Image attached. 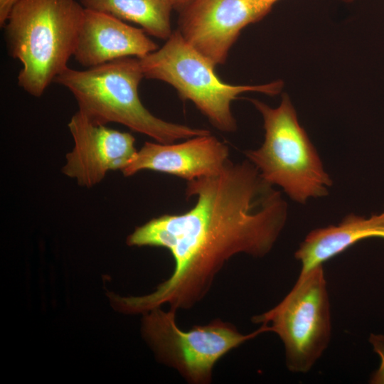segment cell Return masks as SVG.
<instances>
[{
    "mask_svg": "<svg viewBox=\"0 0 384 384\" xmlns=\"http://www.w3.org/2000/svg\"><path fill=\"white\" fill-rule=\"evenodd\" d=\"M186 195L196 197L189 210L152 218L128 236L130 246L167 249L174 268L152 293L120 297L122 311L144 314L165 304L175 311L193 307L233 255L268 254L287 221L281 193L248 160L229 161L215 174L187 181Z\"/></svg>",
    "mask_w": 384,
    "mask_h": 384,
    "instance_id": "1",
    "label": "cell"
},
{
    "mask_svg": "<svg viewBox=\"0 0 384 384\" xmlns=\"http://www.w3.org/2000/svg\"><path fill=\"white\" fill-rule=\"evenodd\" d=\"M85 8L76 0H20L3 26L8 53L21 62L18 85L38 97L74 55Z\"/></svg>",
    "mask_w": 384,
    "mask_h": 384,
    "instance_id": "2",
    "label": "cell"
},
{
    "mask_svg": "<svg viewBox=\"0 0 384 384\" xmlns=\"http://www.w3.org/2000/svg\"><path fill=\"white\" fill-rule=\"evenodd\" d=\"M143 78L140 59L125 57L84 70L68 67L53 82L67 88L74 96L78 111L97 124H121L162 144L210 134L208 129L153 115L139 97L138 87Z\"/></svg>",
    "mask_w": 384,
    "mask_h": 384,
    "instance_id": "3",
    "label": "cell"
},
{
    "mask_svg": "<svg viewBox=\"0 0 384 384\" xmlns=\"http://www.w3.org/2000/svg\"><path fill=\"white\" fill-rule=\"evenodd\" d=\"M251 102L264 121L262 146L245 154L267 183L280 186L293 201L305 204L311 198L328 195L332 179L320 156L299 123L289 96L282 95L279 105L272 108L257 100Z\"/></svg>",
    "mask_w": 384,
    "mask_h": 384,
    "instance_id": "4",
    "label": "cell"
},
{
    "mask_svg": "<svg viewBox=\"0 0 384 384\" xmlns=\"http://www.w3.org/2000/svg\"><path fill=\"white\" fill-rule=\"evenodd\" d=\"M140 59L144 76L172 85L182 100L191 101L218 129L233 132L237 122L231 102L245 92L279 94L282 80L257 85H233L221 81L215 65L193 49L177 30L159 49Z\"/></svg>",
    "mask_w": 384,
    "mask_h": 384,
    "instance_id": "5",
    "label": "cell"
},
{
    "mask_svg": "<svg viewBox=\"0 0 384 384\" xmlns=\"http://www.w3.org/2000/svg\"><path fill=\"white\" fill-rule=\"evenodd\" d=\"M252 321L278 335L289 370L309 372L328 347L331 335V306L323 265L299 275L277 305Z\"/></svg>",
    "mask_w": 384,
    "mask_h": 384,
    "instance_id": "6",
    "label": "cell"
},
{
    "mask_svg": "<svg viewBox=\"0 0 384 384\" xmlns=\"http://www.w3.org/2000/svg\"><path fill=\"white\" fill-rule=\"evenodd\" d=\"M176 313L160 307L144 313L142 332L158 358L193 384L210 383L218 360L247 341L269 332L267 326L260 325L255 331L242 334L220 319L183 331L176 324Z\"/></svg>",
    "mask_w": 384,
    "mask_h": 384,
    "instance_id": "7",
    "label": "cell"
},
{
    "mask_svg": "<svg viewBox=\"0 0 384 384\" xmlns=\"http://www.w3.org/2000/svg\"><path fill=\"white\" fill-rule=\"evenodd\" d=\"M272 6L267 0H194L180 12L178 31L216 66L225 62L241 31L263 18Z\"/></svg>",
    "mask_w": 384,
    "mask_h": 384,
    "instance_id": "8",
    "label": "cell"
},
{
    "mask_svg": "<svg viewBox=\"0 0 384 384\" xmlns=\"http://www.w3.org/2000/svg\"><path fill=\"white\" fill-rule=\"evenodd\" d=\"M68 127L74 146L65 156L62 171L82 187L97 185L110 171H122L137 152L130 133L95 124L80 111Z\"/></svg>",
    "mask_w": 384,
    "mask_h": 384,
    "instance_id": "9",
    "label": "cell"
},
{
    "mask_svg": "<svg viewBox=\"0 0 384 384\" xmlns=\"http://www.w3.org/2000/svg\"><path fill=\"white\" fill-rule=\"evenodd\" d=\"M229 161L228 146L209 134L178 144L146 142L122 173L130 176L150 170L190 181L218 173Z\"/></svg>",
    "mask_w": 384,
    "mask_h": 384,
    "instance_id": "10",
    "label": "cell"
},
{
    "mask_svg": "<svg viewBox=\"0 0 384 384\" xmlns=\"http://www.w3.org/2000/svg\"><path fill=\"white\" fill-rule=\"evenodd\" d=\"M145 33L112 15L85 9L73 56L87 68L125 57L142 58L158 49Z\"/></svg>",
    "mask_w": 384,
    "mask_h": 384,
    "instance_id": "11",
    "label": "cell"
},
{
    "mask_svg": "<svg viewBox=\"0 0 384 384\" xmlns=\"http://www.w3.org/2000/svg\"><path fill=\"white\" fill-rule=\"evenodd\" d=\"M370 238L384 239V211L370 218L351 213L336 225L313 230L294 253V257L301 263L299 276L323 265L358 242Z\"/></svg>",
    "mask_w": 384,
    "mask_h": 384,
    "instance_id": "12",
    "label": "cell"
},
{
    "mask_svg": "<svg viewBox=\"0 0 384 384\" xmlns=\"http://www.w3.org/2000/svg\"><path fill=\"white\" fill-rule=\"evenodd\" d=\"M82 6L142 26L148 34L167 40L171 33V0H79Z\"/></svg>",
    "mask_w": 384,
    "mask_h": 384,
    "instance_id": "13",
    "label": "cell"
},
{
    "mask_svg": "<svg viewBox=\"0 0 384 384\" xmlns=\"http://www.w3.org/2000/svg\"><path fill=\"white\" fill-rule=\"evenodd\" d=\"M369 343L380 359L379 366L371 374L369 383L371 384H384V335L371 334L369 336Z\"/></svg>",
    "mask_w": 384,
    "mask_h": 384,
    "instance_id": "14",
    "label": "cell"
},
{
    "mask_svg": "<svg viewBox=\"0 0 384 384\" xmlns=\"http://www.w3.org/2000/svg\"><path fill=\"white\" fill-rule=\"evenodd\" d=\"M20 0H0V26L3 27L12 8Z\"/></svg>",
    "mask_w": 384,
    "mask_h": 384,
    "instance_id": "15",
    "label": "cell"
},
{
    "mask_svg": "<svg viewBox=\"0 0 384 384\" xmlns=\"http://www.w3.org/2000/svg\"><path fill=\"white\" fill-rule=\"evenodd\" d=\"M173 8L179 13L186 9L194 0H171Z\"/></svg>",
    "mask_w": 384,
    "mask_h": 384,
    "instance_id": "16",
    "label": "cell"
},
{
    "mask_svg": "<svg viewBox=\"0 0 384 384\" xmlns=\"http://www.w3.org/2000/svg\"><path fill=\"white\" fill-rule=\"evenodd\" d=\"M269 3H270L272 5H274L278 0H267ZM344 2L346 3H351L353 2L354 0H342Z\"/></svg>",
    "mask_w": 384,
    "mask_h": 384,
    "instance_id": "17",
    "label": "cell"
}]
</instances>
